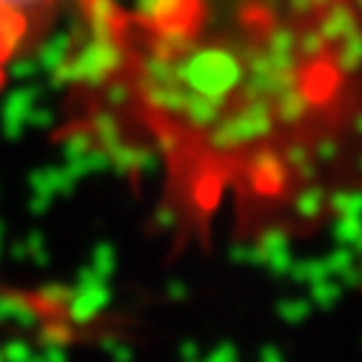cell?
I'll return each mask as SVG.
<instances>
[{
	"label": "cell",
	"instance_id": "6da1fadb",
	"mask_svg": "<svg viewBox=\"0 0 362 362\" xmlns=\"http://www.w3.org/2000/svg\"><path fill=\"white\" fill-rule=\"evenodd\" d=\"M66 126L203 234L294 240L362 197V0L77 6Z\"/></svg>",
	"mask_w": 362,
	"mask_h": 362
},
{
	"label": "cell",
	"instance_id": "7a4b0ae2",
	"mask_svg": "<svg viewBox=\"0 0 362 362\" xmlns=\"http://www.w3.org/2000/svg\"><path fill=\"white\" fill-rule=\"evenodd\" d=\"M37 35V23L9 0H0V88L6 86L12 63L23 54L26 43Z\"/></svg>",
	"mask_w": 362,
	"mask_h": 362
}]
</instances>
